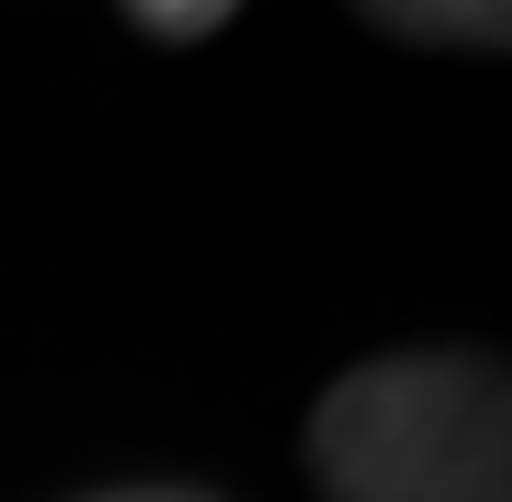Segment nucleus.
<instances>
[{
    "mask_svg": "<svg viewBox=\"0 0 512 502\" xmlns=\"http://www.w3.org/2000/svg\"><path fill=\"white\" fill-rule=\"evenodd\" d=\"M325 502H512V365L503 355H375L325 384L306 424Z\"/></svg>",
    "mask_w": 512,
    "mask_h": 502,
    "instance_id": "f257e3e1",
    "label": "nucleus"
},
{
    "mask_svg": "<svg viewBox=\"0 0 512 502\" xmlns=\"http://www.w3.org/2000/svg\"><path fill=\"white\" fill-rule=\"evenodd\" d=\"M394 40H434V50H512V0L503 10H463V0H375L365 10Z\"/></svg>",
    "mask_w": 512,
    "mask_h": 502,
    "instance_id": "f03ea898",
    "label": "nucleus"
},
{
    "mask_svg": "<svg viewBox=\"0 0 512 502\" xmlns=\"http://www.w3.org/2000/svg\"><path fill=\"white\" fill-rule=\"evenodd\" d=\"M128 30H148V40H217L227 30V0H138Z\"/></svg>",
    "mask_w": 512,
    "mask_h": 502,
    "instance_id": "7ed1b4c3",
    "label": "nucleus"
},
{
    "mask_svg": "<svg viewBox=\"0 0 512 502\" xmlns=\"http://www.w3.org/2000/svg\"><path fill=\"white\" fill-rule=\"evenodd\" d=\"M89 502H207V493H168V483H138V493H89Z\"/></svg>",
    "mask_w": 512,
    "mask_h": 502,
    "instance_id": "20e7f679",
    "label": "nucleus"
}]
</instances>
